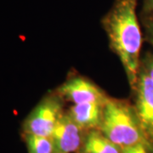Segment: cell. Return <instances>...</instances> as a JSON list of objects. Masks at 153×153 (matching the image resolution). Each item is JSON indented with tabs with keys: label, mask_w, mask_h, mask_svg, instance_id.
I'll list each match as a JSON object with an SVG mask.
<instances>
[{
	"label": "cell",
	"mask_w": 153,
	"mask_h": 153,
	"mask_svg": "<svg viewBox=\"0 0 153 153\" xmlns=\"http://www.w3.org/2000/svg\"><path fill=\"white\" fill-rule=\"evenodd\" d=\"M137 0H116L103 19L112 50L120 59L130 86L135 88L140 71L142 34L136 15Z\"/></svg>",
	"instance_id": "1"
},
{
	"label": "cell",
	"mask_w": 153,
	"mask_h": 153,
	"mask_svg": "<svg viewBox=\"0 0 153 153\" xmlns=\"http://www.w3.org/2000/svg\"><path fill=\"white\" fill-rule=\"evenodd\" d=\"M99 130L122 149L140 143H148L136 110L127 101L109 99L104 105Z\"/></svg>",
	"instance_id": "2"
},
{
	"label": "cell",
	"mask_w": 153,
	"mask_h": 153,
	"mask_svg": "<svg viewBox=\"0 0 153 153\" xmlns=\"http://www.w3.org/2000/svg\"><path fill=\"white\" fill-rule=\"evenodd\" d=\"M62 115V105L59 98L46 97L37 105L25 120L24 134L51 137Z\"/></svg>",
	"instance_id": "3"
},
{
	"label": "cell",
	"mask_w": 153,
	"mask_h": 153,
	"mask_svg": "<svg viewBox=\"0 0 153 153\" xmlns=\"http://www.w3.org/2000/svg\"><path fill=\"white\" fill-rule=\"evenodd\" d=\"M136 89L135 110L147 140L153 145V81L140 68Z\"/></svg>",
	"instance_id": "4"
},
{
	"label": "cell",
	"mask_w": 153,
	"mask_h": 153,
	"mask_svg": "<svg viewBox=\"0 0 153 153\" xmlns=\"http://www.w3.org/2000/svg\"><path fill=\"white\" fill-rule=\"evenodd\" d=\"M58 94L74 105L84 103L105 105L109 100L105 94L93 82L78 76L64 82L58 88Z\"/></svg>",
	"instance_id": "5"
},
{
	"label": "cell",
	"mask_w": 153,
	"mask_h": 153,
	"mask_svg": "<svg viewBox=\"0 0 153 153\" xmlns=\"http://www.w3.org/2000/svg\"><path fill=\"white\" fill-rule=\"evenodd\" d=\"M82 129L69 114L62 115L51 135L54 153H73L82 145Z\"/></svg>",
	"instance_id": "6"
},
{
	"label": "cell",
	"mask_w": 153,
	"mask_h": 153,
	"mask_svg": "<svg viewBox=\"0 0 153 153\" xmlns=\"http://www.w3.org/2000/svg\"><path fill=\"white\" fill-rule=\"evenodd\" d=\"M105 105L99 103H84L73 105L70 110L69 115L73 121L82 130L100 128Z\"/></svg>",
	"instance_id": "7"
},
{
	"label": "cell",
	"mask_w": 153,
	"mask_h": 153,
	"mask_svg": "<svg viewBox=\"0 0 153 153\" xmlns=\"http://www.w3.org/2000/svg\"><path fill=\"white\" fill-rule=\"evenodd\" d=\"M123 150L100 131L90 130L84 140L82 153H122Z\"/></svg>",
	"instance_id": "8"
},
{
	"label": "cell",
	"mask_w": 153,
	"mask_h": 153,
	"mask_svg": "<svg viewBox=\"0 0 153 153\" xmlns=\"http://www.w3.org/2000/svg\"><path fill=\"white\" fill-rule=\"evenodd\" d=\"M28 153H54V144L51 137L24 134Z\"/></svg>",
	"instance_id": "9"
},
{
	"label": "cell",
	"mask_w": 153,
	"mask_h": 153,
	"mask_svg": "<svg viewBox=\"0 0 153 153\" xmlns=\"http://www.w3.org/2000/svg\"><path fill=\"white\" fill-rule=\"evenodd\" d=\"M124 153H153V145L140 143L123 149Z\"/></svg>",
	"instance_id": "10"
},
{
	"label": "cell",
	"mask_w": 153,
	"mask_h": 153,
	"mask_svg": "<svg viewBox=\"0 0 153 153\" xmlns=\"http://www.w3.org/2000/svg\"><path fill=\"white\" fill-rule=\"evenodd\" d=\"M145 28L148 41L153 44V13L146 15Z\"/></svg>",
	"instance_id": "11"
},
{
	"label": "cell",
	"mask_w": 153,
	"mask_h": 153,
	"mask_svg": "<svg viewBox=\"0 0 153 153\" xmlns=\"http://www.w3.org/2000/svg\"><path fill=\"white\" fill-rule=\"evenodd\" d=\"M153 81V54H149L143 60V65L140 67Z\"/></svg>",
	"instance_id": "12"
},
{
	"label": "cell",
	"mask_w": 153,
	"mask_h": 153,
	"mask_svg": "<svg viewBox=\"0 0 153 153\" xmlns=\"http://www.w3.org/2000/svg\"><path fill=\"white\" fill-rule=\"evenodd\" d=\"M142 11L145 15L153 13V0H144L143 1Z\"/></svg>",
	"instance_id": "13"
},
{
	"label": "cell",
	"mask_w": 153,
	"mask_h": 153,
	"mask_svg": "<svg viewBox=\"0 0 153 153\" xmlns=\"http://www.w3.org/2000/svg\"><path fill=\"white\" fill-rule=\"evenodd\" d=\"M122 153H124V152H123H123H122Z\"/></svg>",
	"instance_id": "14"
}]
</instances>
